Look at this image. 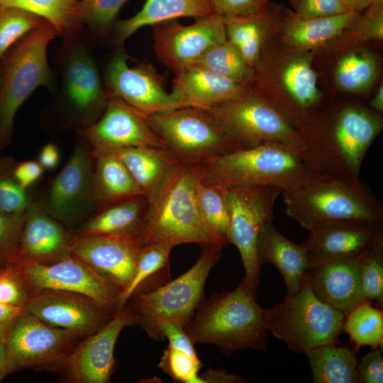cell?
I'll list each match as a JSON object with an SVG mask.
<instances>
[{
	"label": "cell",
	"mask_w": 383,
	"mask_h": 383,
	"mask_svg": "<svg viewBox=\"0 0 383 383\" xmlns=\"http://www.w3.org/2000/svg\"><path fill=\"white\" fill-rule=\"evenodd\" d=\"M301 245L309 264L357 257L383 241V223L345 221L326 223L308 231Z\"/></svg>",
	"instance_id": "44dd1931"
},
{
	"label": "cell",
	"mask_w": 383,
	"mask_h": 383,
	"mask_svg": "<svg viewBox=\"0 0 383 383\" xmlns=\"http://www.w3.org/2000/svg\"><path fill=\"white\" fill-rule=\"evenodd\" d=\"M359 257L310 263L304 274L313 294L344 316L363 301Z\"/></svg>",
	"instance_id": "603a6c76"
},
{
	"label": "cell",
	"mask_w": 383,
	"mask_h": 383,
	"mask_svg": "<svg viewBox=\"0 0 383 383\" xmlns=\"http://www.w3.org/2000/svg\"><path fill=\"white\" fill-rule=\"evenodd\" d=\"M94 156L90 147L78 145L51 182L39 205L74 231L97 207L93 189Z\"/></svg>",
	"instance_id": "4fadbf2b"
},
{
	"label": "cell",
	"mask_w": 383,
	"mask_h": 383,
	"mask_svg": "<svg viewBox=\"0 0 383 383\" xmlns=\"http://www.w3.org/2000/svg\"><path fill=\"white\" fill-rule=\"evenodd\" d=\"M359 271L363 301L378 307L383 304V241L359 257Z\"/></svg>",
	"instance_id": "60d3db41"
},
{
	"label": "cell",
	"mask_w": 383,
	"mask_h": 383,
	"mask_svg": "<svg viewBox=\"0 0 383 383\" xmlns=\"http://www.w3.org/2000/svg\"><path fill=\"white\" fill-rule=\"evenodd\" d=\"M10 374L6 348L4 342H0V382Z\"/></svg>",
	"instance_id": "6f0895ef"
},
{
	"label": "cell",
	"mask_w": 383,
	"mask_h": 383,
	"mask_svg": "<svg viewBox=\"0 0 383 383\" xmlns=\"http://www.w3.org/2000/svg\"><path fill=\"white\" fill-rule=\"evenodd\" d=\"M93 189L98 207L143 195L121 160L113 152H92Z\"/></svg>",
	"instance_id": "f546056e"
},
{
	"label": "cell",
	"mask_w": 383,
	"mask_h": 383,
	"mask_svg": "<svg viewBox=\"0 0 383 383\" xmlns=\"http://www.w3.org/2000/svg\"><path fill=\"white\" fill-rule=\"evenodd\" d=\"M350 11L341 0H299L296 16L313 18L335 16Z\"/></svg>",
	"instance_id": "c3c4849f"
},
{
	"label": "cell",
	"mask_w": 383,
	"mask_h": 383,
	"mask_svg": "<svg viewBox=\"0 0 383 383\" xmlns=\"http://www.w3.org/2000/svg\"><path fill=\"white\" fill-rule=\"evenodd\" d=\"M15 162L12 158L0 160V212L9 215L23 214L30 202L26 189L13 175Z\"/></svg>",
	"instance_id": "ee69618b"
},
{
	"label": "cell",
	"mask_w": 383,
	"mask_h": 383,
	"mask_svg": "<svg viewBox=\"0 0 383 383\" xmlns=\"http://www.w3.org/2000/svg\"><path fill=\"white\" fill-rule=\"evenodd\" d=\"M382 2L374 0L367 8L368 10L363 20L365 30L369 37L374 39L383 36V9Z\"/></svg>",
	"instance_id": "f5cc1de1"
},
{
	"label": "cell",
	"mask_w": 383,
	"mask_h": 383,
	"mask_svg": "<svg viewBox=\"0 0 383 383\" xmlns=\"http://www.w3.org/2000/svg\"><path fill=\"white\" fill-rule=\"evenodd\" d=\"M205 110L242 148L276 143L301 148L300 132L270 103L250 92Z\"/></svg>",
	"instance_id": "7c38bea8"
},
{
	"label": "cell",
	"mask_w": 383,
	"mask_h": 383,
	"mask_svg": "<svg viewBox=\"0 0 383 383\" xmlns=\"http://www.w3.org/2000/svg\"><path fill=\"white\" fill-rule=\"evenodd\" d=\"M287 215L308 231L338 221L383 223V205L368 186L314 174L283 191Z\"/></svg>",
	"instance_id": "5b68a950"
},
{
	"label": "cell",
	"mask_w": 383,
	"mask_h": 383,
	"mask_svg": "<svg viewBox=\"0 0 383 383\" xmlns=\"http://www.w3.org/2000/svg\"><path fill=\"white\" fill-rule=\"evenodd\" d=\"M15 265L30 292L41 289L72 292L91 298L111 313L118 309L121 290L72 254L49 265L23 260Z\"/></svg>",
	"instance_id": "5bb4252c"
},
{
	"label": "cell",
	"mask_w": 383,
	"mask_h": 383,
	"mask_svg": "<svg viewBox=\"0 0 383 383\" xmlns=\"http://www.w3.org/2000/svg\"><path fill=\"white\" fill-rule=\"evenodd\" d=\"M201 176L195 164L181 162L150 204L137 238L141 246L167 243L222 244L209 231L198 199Z\"/></svg>",
	"instance_id": "277c9868"
},
{
	"label": "cell",
	"mask_w": 383,
	"mask_h": 383,
	"mask_svg": "<svg viewBox=\"0 0 383 383\" xmlns=\"http://www.w3.org/2000/svg\"><path fill=\"white\" fill-rule=\"evenodd\" d=\"M203 383H240L245 382L241 376L224 370L209 368L199 374Z\"/></svg>",
	"instance_id": "db71d44e"
},
{
	"label": "cell",
	"mask_w": 383,
	"mask_h": 383,
	"mask_svg": "<svg viewBox=\"0 0 383 383\" xmlns=\"http://www.w3.org/2000/svg\"><path fill=\"white\" fill-rule=\"evenodd\" d=\"M57 35L53 26L45 21L16 43L1 59V149L11 140L18 108L38 87L52 85L47 49Z\"/></svg>",
	"instance_id": "52a82bcc"
},
{
	"label": "cell",
	"mask_w": 383,
	"mask_h": 383,
	"mask_svg": "<svg viewBox=\"0 0 383 383\" xmlns=\"http://www.w3.org/2000/svg\"><path fill=\"white\" fill-rule=\"evenodd\" d=\"M197 193L200 210L208 228L226 245L229 243V217L224 189L206 184L200 178Z\"/></svg>",
	"instance_id": "ab89813d"
},
{
	"label": "cell",
	"mask_w": 383,
	"mask_h": 383,
	"mask_svg": "<svg viewBox=\"0 0 383 383\" xmlns=\"http://www.w3.org/2000/svg\"><path fill=\"white\" fill-rule=\"evenodd\" d=\"M148 207L147 199L139 195L101 207L74 234L138 236Z\"/></svg>",
	"instance_id": "f1b7e54d"
},
{
	"label": "cell",
	"mask_w": 383,
	"mask_h": 383,
	"mask_svg": "<svg viewBox=\"0 0 383 383\" xmlns=\"http://www.w3.org/2000/svg\"><path fill=\"white\" fill-rule=\"evenodd\" d=\"M282 189L274 186H245L224 189L229 217V243L238 250L245 270L243 279L256 296L261 264L257 240L262 227L272 223L274 206Z\"/></svg>",
	"instance_id": "30bf717a"
},
{
	"label": "cell",
	"mask_w": 383,
	"mask_h": 383,
	"mask_svg": "<svg viewBox=\"0 0 383 383\" xmlns=\"http://www.w3.org/2000/svg\"><path fill=\"white\" fill-rule=\"evenodd\" d=\"M201 246L196 262L187 272L155 288L138 291L128 299L135 324L157 341L164 340L161 327L172 322L183 328L192 320L204 298V287L213 267L220 260L222 245Z\"/></svg>",
	"instance_id": "8992f818"
},
{
	"label": "cell",
	"mask_w": 383,
	"mask_h": 383,
	"mask_svg": "<svg viewBox=\"0 0 383 383\" xmlns=\"http://www.w3.org/2000/svg\"><path fill=\"white\" fill-rule=\"evenodd\" d=\"M0 6L14 7L35 14L64 37H73L82 26L79 0H0Z\"/></svg>",
	"instance_id": "d6a6232c"
},
{
	"label": "cell",
	"mask_w": 383,
	"mask_h": 383,
	"mask_svg": "<svg viewBox=\"0 0 383 383\" xmlns=\"http://www.w3.org/2000/svg\"><path fill=\"white\" fill-rule=\"evenodd\" d=\"M23 309L51 326L84 337L97 331L115 313L85 295L57 289L31 292Z\"/></svg>",
	"instance_id": "d6986e66"
},
{
	"label": "cell",
	"mask_w": 383,
	"mask_h": 383,
	"mask_svg": "<svg viewBox=\"0 0 383 383\" xmlns=\"http://www.w3.org/2000/svg\"><path fill=\"white\" fill-rule=\"evenodd\" d=\"M379 113L359 105L338 110L321 128H304L301 156L315 174L360 182L365 156L382 130Z\"/></svg>",
	"instance_id": "6da1fadb"
},
{
	"label": "cell",
	"mask_w": 383,
	"mask_h": 383,
	"mask_svg": "<svg viewBox=\"0 0 383 383\" xmlns=\"http://www.w3.org/2000/svg\"><path fill=\"white\" fill-rule=\"evenodd\" d=\"M63 77L66 96L74 109L91 121L105 108L108 95L91 55L74 45L67 57Z\"/></svg>",
	"instance_id": "cb8c5ba5"
},
{
	"label": "cell",
	"mask_w": 383,
	"mask_h": 383,
	"mask_svg": "<svg viewBox=\"0 0 383 383\" xmlns=\"http://www.w3.org/2000/svg\"><path fill=\"white\" fill-rule=\"evenodd\" d=\"M79 133L94 153L137 146L167 148L151 129L144 114L113 96H108L100 118Z\"/></svg>",
	"instance_id": "ac0fdd59"
},
{
	"label": "cell",
	"mask_w": 383,
	"mask_h": 383,
	"mask_svg": "<svg viewBox=\"0 0 383 383\" xmlns=\"http://www.w3.org/2000/svg\"><path fill=\"white\" fill-rule=\"evenodd\" d=\"M264 310L243 279L233 290L204 298L184 329L194 344H212L225 354L247 348L267 351Z\"/></svg>",
	"instance_id": "7a4b0ae2"
},
{
	"label": "cell",
	"mask_w": 383,
	"mask_h": 383,
	"mask_svg": "<svg viewBox=\"0 0 383 383\" xmlns=\"http://www.w3.org/2000/svg\"><path fill=\"white\" fill-rule=\"evenodd\" d=\"M358 382H383L382 348H371L357 365Z\"/></svg>",
	"instance_id": "681fc988"
},
{
	"label": "cell",
	"mask_w": 383,
	"mask_h": 383,
	"mask_svg": "<svg viewBox=\"0 0 383 383\" xmlns=\"http://www.w3.org/2000/svg\"><path fill=\"white\" fill-rule=\"evenodd\" d=\"M30 290L15 264L0 270V303L24 309Z\"/></svg>",
	"instance_id": "7dc6e473"
},
{
	"label": "cell",
	"mask_w": 383,
	"mask_h": 383,
	"mask_svg": "<svg viewBox=\"0 0 383 383\" xmlns=\"http://www.w3.org/2000/svg\"><path fill=\"white\" fill-rule=\"evenodd\" d=\"M347 8L354 12H360L367 9L374 0H341Z\"/></svg>",
	"instance_id": "680465c9"
},
{
	"label": "cell",
	"mask_w": 383,
	"mask_h": 383,
	"mask_svg": "<svg viewBox=\"0 0 383 383\" xmlns=\"http://www.w3.org/2000/svg\"><path fill=\"white\" fill-rule=\"evenodd\" d=\"M345 316L320 300L304 278L299 292L263 313L266 328L288 349L306 354L321 345L336 342L343 331Z\"/></svg>",
	"instance_id": "ba28073f"
},
{
	"label": "cell",
	"mask_w": 383,
	"mask_h": 383,
	"mask_svg": "<svg viewBox=\"0 0 383 383\" xmlns=\"http://www.w3.org/2000/svg\"><path fill=\"white\" fill-rule=\"evenodd\" d=\"M129 0H79L82 24L98 34H105L112 26L118 11Z\"/></svg>",
	"instance_id": "f6af8a7d"
},
{
	"label": "cell",
	"mask_w": 383,
	"mask_h": 383,
	"mask_svg": "<svg viewBox=\"0 0 383 383\" xmlns=\"http://www.w3.org/2000/svg\"><path fill=\"white\" fill-rule=\"evenodd\" d=\"M201 362L196 353H192L168 345L157 367L174 381L184 383H203L199 372Z\"/></svg>",
	"instance_id": "7bdbcfd3"
},
{
	"label": "cell",
	"mask_w": 383,
	"mask_h": 383,
	"mask_svg": "<svg viewBox=\"0 0 383 383\" xmlns=\"http://www.w3.org/2000/svg\"><path fill=\"white\" fill-rule=\"evenodd\" d=\"M140 247L133 235L74 234L70 252L122 292L133 279Z\"/></svg>",
	"instance_id": "ffe728a7"
},
{
	"label": "cell",
	"mask_w": 383,
	"mask_h": 383,
	"mask_svg": "<svg viewBox=\"0 0 383 383\" xmlns=\"http://www.w3.org/2000/svg\"><path fill=\"white\" fill-rule=\"evenodd\" d=\"M377 65L373 56L365 52L348 54L338 62L335 79L340 89L346 91H364L374 81Z\"/></svg>",
	"instance_id": "f35d334b"
},
{
	"label": "cell",
	"mask_w": 383,
	"mask_h": 383,
	"mask_svg": "<svg viewBox=\"0 0 383 383\" xmlns=\"http://www.w3.org/2000/svg\"><path fill=\"white\" fill-rule=\"evenodd\" d=\"M357 16L358 13L354 11L313 18H301L296 16L287 26V37L296 46L316 47L339 35L357 19Z\"/></svg>",
	"instance_id": "1f68e13d"
},
{
	"label": "cell",
	"mask_w": 383,
	"mask_h": 383,
	"mask_svg": "<svg viewBox=\"0 0 383 383\" xmlns=\"http://www.w3.org/2000/svg\"><path fill=\"white\" fill-rule=\"evenodd\" d=\"M174 246L167 243H155L140 247L137 256L136 270L132 282L121 292L118 299V309L122 307L130 296L138 291L155 288L160 284L154 279L159 272L168 267L170 255Z\"/></svg>",
	"instance_id": "e575fe53"
},
{
	"label": "cell",
	"mask_w": 383,
	"mask_h": 383,
	"mask_svg": "<svg viewBox=\"0 0 383 383\" xmlns=\"http://www.w3.org/2000/svg\"><path fill=\"white\" fill-rule=\"evenodd\" d=\"M262 11L245 16H223L227 40L251 67L258 61L263 42L265 18Z\"/></svg>",
	"instance_id": "836d02e7"
},
{
	"label": "cell",
	"mask_w": 383,
	"mask_h": 383,
	"mask_svg": "<svg viewBox=\"0 0 383 383\" xmlns=\"http://www.w3.org/2000/svg\"><path fill=\"white\" fill-rule=\"evenodd\" d=\"M44 170L38 161L27 160L14 163L13 175L18 184L27 189L41 177Z\"/></svg>",
	"instance_id": "816d5d0a"
},
{
	"label": "cell",
	"mask_w": 383,
	"mask_h": 383,
	"mask_svg": "<svg viewBox=\"0 0 383 383\" xmlns=\"http://www.w3.org/2000/svg\"><path fill=\"white\" fill-rule=\"evenodd\" d=\"M9 323L0 322V342L4 341Z\"/></svg>",
	"instance_id": "94428289"
},
{
	"label": "cell",
	"mask_w": 383,
	"mask_h": 383,
	"mask_svg": "<svg viewBox=\"0 0 383 383\" xmlns=\"http://www.w3.org/2000/svg\"><path fill=\"white\" fill-rule=\"evenodd\" d=\"M214 13L223 16H245L261 12L260 0H211Z\"/></svg>",
	"instance_id": "f907efd6"
},
{
	"label": "cell",
	"mask_w": 383,
	"mask_h": 383,
	"mask_svg": "<svg viewBox=\"0 0 383 383\" xmlns=\"http://www.w3.org/2000/svg\"><path fill=\"white\" fill-rule=\"evenodd\" d=\"M343 331L348 334L357 349L364 345L382 348V309L368 301L361 302L345 316Z\"/></svg>",
	"instance_id": "d590c367"
},
{
	"label": "cell",
	"mask_w": 383,
	"mask_h": 383,
	"mask_svg": "<svg viewBox=\"0 0 383 383\" xmlns=\"http://www.w3.org/2000/svg\"><path fill=\"white\" fill-rule=\"evenodd\" d=\"M44 21L41 17L27 11L0 6V60L16 43Z\"/></svg>",
	"instance_id": "b9f144b4"
},
{
	"label": "cell",
	"mask_w": 383,
	"mask_h": 383,
	"mask_svg": "<svg viewBox=\"0 0 383 383\" xmlns=\"http://www.w3.org/2000/svg\"><path fill=\"white\" fill-rule=\"evenodd\" d=\"M145 116L153 132L182 162L197 165L243 148L205 109L183 106Z\"/></svg>",
	"instance_id": "9c48e42d"
},
{
	"label": "cell",
	"mask_w": 383,
	"mask_h": 383,
	"mask_svg": "<svg viewBox=\"0 0 383 383\" xmlns=\"http://www.w3.org/2000/svg\"><path fill=\"white\" fill-rule=\"evenodd\" d=\"M25 213L9 215L0 212V270L18 259Z\"/></svg>",
	"instance_id": "bcb514c9"
},
{
	"label": "cell",
	"mask_w": 383,
	"mask_h": 383,
	"mask_svg": "<svg viewBox=\"0 0 383 383\" xmlns=\"http://www.w3.org/2000/svg\"><path fill=\"white\" fill-rule=\"evenodd\" d=\"M260 1H261L263 4H265V1H266L267 0H260Z\"/></svg>",
	"instance_id": "be15d7a7"
},
{
	"label": "cell",
	"mask_w": 383,
	"mask_h": 383,
	"mask_svg": "<svg viewBox=\"0 0 383 383\" xmlns=\"http://www.w3.org/2000/svg\"><path fill=\"white\" fill-rule=\"evenodd\" d=\"M134 324L133 316L124 304L105 325L74 348L60 372L65 382H110L115 365L113 353L117 339L125 327Z\"/></svg>",
	"instance_id": "e0dca14e"
},
{
	"label": "cell",
	"mask_w": 383,
	"mask_h": 383,
	"mask_svg": "<svg viewBox=\"0 0 383 383\" xmlns=\"http://www.w3.org/2000/svg\"><path fill=\"white\" fill-rule=\"evenodd\" d=\"M0 149H1V148H0ZM0 160H1V158H0Z\"/></svg>",
	"instance_id": "e7e4bbea"
},
{
	"label": "cell",
	"mask_w": 383,
	"mask_h": 383,
	"mask_svg": "<svg viewBox=\"0 0 383 383\" xmlns=\"http://www.w3.org/2000/svg\"><path fill=\"white\" fill-rule=\"evenodd\" d=\"M73 236L72 231L30 201L25 211L18 260L44 265L58 262L71 255Z\"/></svg>",
	"instance_id": "7402d4cb"
},
{
	"label": "cell",
	"mask_w": 383,
	"mask_h": 383,
	"mask_svg": "<svg viewBox=\"0 0 383 383\" xmlns=\"http://www.w3.org/2000/svg\"><path fill=\"white\" fill-rule=\"evenodd\" d=\"M196 165L203 182L223 189L274 186L283 192L297 187L315 174L299 148L276 143L237 149Z\"/></svg>",
	"instance_id": "3957f363"
},
{
	"label": "cell",
	"mask_w": 383,
	"mask_h": 383,
	"mask_svg": "<svg viewBox=\"0 0 383 383\" xmlns=\"http://www.w3.org/2000/svg\"><path fill=\"white\" fill-rule=\"evenodd\" d=\"M110 152L121 160L148 204L156 199L181 162L170 150L162 148L128 147Z\"/></svg>",
	"instance_id": "484cf974"
},
{
	"label": "cell",
	"mask_w": 383,
	"mask_h": 383,
	"mask_svg": "<svg viewBox=\"0 0 383 383\" xmlns=\"http://www.w3.org/2000/svg\"><path fill=\"white\" fill-rule=\"evenodd\" d=\"M173 91L183 106L208 109L250 92L246 84L193 65L174 74Z\"/></svg>",
	"instance_id": "d4e9b609"
},
{
	"label": "cell",
	"mask_w": 383,
	"mask_h": 383,
	"mask_svg": "<svg viewBox=\"0 0 383 383\" xmlns=\"http://www.w3.org/2000/svg\"><path fill=\"white\" fill-rule=\"evenodd\" d=\"M59 160L58 148L53 143H48L42 148L38 162L44 169L51 170L58 165Z\"/></svg>",
	"instance_id": "11a10c76"
},
{
	"label": "cell",
	"mask_w": 383,
	"mask_h": 383,
	"mask_svg": "<svg viewBox=\"0 0 383 383\" xmlns=\"http://www.w3.org/2000/svg\"><path fill=\"white\" fill-rule=\"evenodd\" d=\"M194 65L245 84L252 79L253 73L252 67L227 39L211 46Z\"/></svg>",
	"instance_id": "8d00e7d4"
},
{
	"label": "cell",
	"mask_w": 383,
	"mask_h": 383,
	"mask_svg": "<svg viewBox=\"0 0 383 383\" xmlns=\"http://www.w3.org/2000/svg\"><path fill=\"white\" fill-rule=\"evenodd\" d=\"M214 13L211 0H146L133 16L115 26L116 43H122L138 29L180 17L194 18Z\"/></svg>",
	"instance_id": "83f0119b"
},
{
	"label": "cell",
	"mask_w": 383,
	"mask_h": 383,
	"mask_svg": "<svg viewBox=\"0 0 383 383\" xmlns=\"http://www.w3.org/2000/svg\"><path fill=\"white\" fill-rule=\"evenodd\" d=\"M370 106L373 111L377 113L383 111V86L379 87L375 96L370 101Z\"/></svg>",
	"instance_id": "91938a15"
},
{
	"label": "cell",
	"mask_w": 383,
	"mask_h": 383,
	"mask_svg": "<svg viewBox=\"0 0 383 383\" xmlns=\"http://www.w3.org/2000/svg\"><path fill=\"white\" fill-rule=\"evenodd\" d=\"M182 25L177 19L152 26V47L158 60L177 74L194 65L211 46L227 39L223 16L213 13Z\"/></svg>",
	"instance_id": "9a60e30c"
},
{
	"label": "cell",
	"mask_w": 383,
	"mask_h": 383,
	"mask_svg": "<svg viewBox=\"0 0 383 383\" xmlns=\"http://www.w3.org/2000/svg\"><path fill=\"white\" fill-rule=\"evenodd\" d=\"M23 309L8 306L0 303V322L9 323L14 319Z\"/></svg>",
	"instance_id": "9f6ffc18"
},
{
	"label": "cell",
	"mask_w": 383,
	"mask_h": 383,
	"mask_svg": "<svg viewBox=\"0 0 383 383\" xmlns=\"http://www.w3.org/2000/svg\"><path fill=\"white\" fill-rule=\"evenodd\" d=\"M314 383L358 382L357 360L354 353L337 341L318 345L306 353Z\"/></svg>",
	"instance_id": "4dcf8cb0"
},
{
	"label": "cell",
	"mask_w": 383,
	"mask_h": 383,
	"mask_svg": "<svg viewBox=\"0 0 383 383\" xmlns=\"http://www.w3.org/2000/svg\"><path fill=\"white\" fill-rule=\"evenodd\" d=\"M257 254L262 265L270 263L280 272L288 295L299 292L309 265L301 244H296L280 233L272 223H267L258 237Z\"/></svg>",
	"instance_id": "4316f807"
},
{
	"label": "cell",
	"mask_w": 383,
	"mask_h": 383,
	"mask_svg": "<svg viewBox=\"0 0 383 383\" xmlns=\"http://www.w3.org/2000/svg\"><path fill=\"white\" fill-rule=\"evenodd\" d=\"M128 55L119 50L105 71L108 96H116L144 115L183 107L178 96L169 93L162 75L150 63L130 67Z\"/></svg>",
	"instance_id": "2e32d148"
},
{
	"label": "cell",
	"mask_w": 383,
	"mask_h": 383,
	"mask_svg": "<svg viewBox=\"0 0 383 383\" xmlns=\"http://www.w3.org/2000/svg\"><path fill=\"white\" fill-rule=\"evenodd\" d=\"M86 337L51 326L24 309L9 323L4 339L10 374L26 369L59 372Z\"/></svg>",
	"instance_id": "8fae6325"
},
{
	"label": "cell",
	"mask_w": 383,
	"mask_h": 383,
	"mask_svg": "<svg viewBox=\"0 0 383 383\" xmlns=\"http://www.w3.org/2000/svg\"><path fill=\"white\" fill-rule=\"evenodd\" d=\"M1 77H2V65H1V60H0V87H1Z\"/></svg>",
	"instance_id": "6125c7cd"
},
{
	"label": "cell",
	"mask_w": 383,
	"mask_h": 383,
	"mask_svg": "<svg viewBox=\"0 0 383 383\" xmlns=\"http://www.w3.org/2000/svg\"><path fill=\"white\" fill-rule=\"evenodd\" d=\"M282 78L286 90L299 110L307 111L319 101L316 74L306 60L297 59L289 62Z\"/></svg>",
	"instance_id": "74e56055"
}]
</instances>
